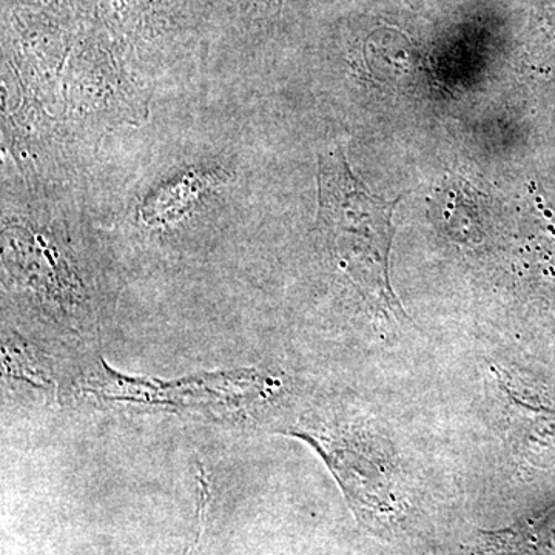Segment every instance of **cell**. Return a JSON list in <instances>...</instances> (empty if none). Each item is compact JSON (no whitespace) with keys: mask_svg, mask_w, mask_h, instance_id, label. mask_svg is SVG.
<instances>
[{"mask_svg":"<svg viewBox=\"0 0 555 555\" xmlns=\"http://www.w3.org/2000/svg\"><path fill=\"white\" fill-rule=\"evenodd\" d=\"M317 230L326 236L339 268L379 313L406 317L390 281L396 201L372 195L353 173L345 150L332 147L318 156Z\"/></svg>","mask_w":555,"mask_h":555,"instance_id":"6da1fadb","label":"cell"},{"mask_svg":"<svg viewBox=\"0 0 555 555\" xmlns=\"http://www.w3.org/2000/svg\"><path fill=\"white\" fill-rule=\"evenodd\" d=\"M61 115L65 131L76 134L142 126L149 118L147 94L100 20L80 33L69 54Z\"/></svg>","mask_w":555,"mask_h":555,"instance_id":"7a4b0ae2","label":"cell"},{"mask_svg":"<svg viewBox=\"0 0 555 555\" xmlns=\"http://www.w3.org/2000/svg\"><path fill=\"white\" fill-rule=\"evenodd\" d=\"M98 20L129 67H167L221 33L215 0H100Z\"/></svg>","mask_w":555,"mask_h":555,"instance_id":"3957f363","label":"cell"},{"mask_svg":"<svg viewBox=\"0 0 555 555\" xmlns=\"http://www.w3.org/2000/svg\"><path fill=\"white\" fill-rule=\"evenodd\" d=\"M82 31L46 11L2 3V65L51 115L62 109V76Z\"/></svg>","mask_w":555,"mask_h":555,"instance_id":"277c9868","label":"cell"},{"mask_svg":"<svg viewBox=\"0 0 555 555\" xmlns=\"http://www.w3.org/2000/svg\"><path fill=\"white\" fill-rule=\"evenodd\" d=\"M298 437L309 441L326 460L358 517L386 526L400 516L403 500L398 491L396 463L379 438H321L309 434Z\"/></svg>","mask_w":555,"mask_h":555,"instance_id":"5b68a950","label":"cell"},{"mask_svg":"<svg viewBox=\"0 0 555 555\" xmlns=\"http://www.w3.org/2000/svg\"><path fill=\"white\" fill-rule=\"evenodd\" d=\"M496 385L505 398L507 427L516 454L528 465H555V409L534 403L509 385L502 372L494 371Z\"/></svg>","mask_w":555,"mask_h":555,"instance_id":"8992f818","label":"cell"},{"mask_svg":"<svg viewBox=\"0 0 555 555\" xmlns=\"http://www.w3.org/2000/svg\"><path fill=\"white\" fill-rule=\"evenodd\" d=\"M221 31L262 38L278 27L286 0H215Z\"/></svg>","mask_w":555,"mask_h":555,"instance_id":"52a82bcc","label":"cell"},{"mask_svg":"<svg viewBox=\"0 0 555 555\" xmlns=\"http://www.w3.org/2000/svg\"><path fill=\"white\" fill-rule=\"evenodd\" d=\"M2 3L46 11L79 30L96 24L100 9V0H2Z\"/></svg>","mask_w":555,"mask_h":555,"instance_id":"ba28073f","label":"cell"}]
</instances>
